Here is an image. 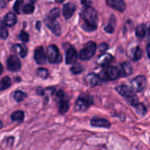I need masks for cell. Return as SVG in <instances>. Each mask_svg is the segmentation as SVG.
<instances>
[{
	"instance_id": "cell-1",
	"label": "cell",
	"mask_w": 150,
	"mask_h": 150,
	"mask_svg": "<svg viewBox=\"0 0 150 150\" xmlns=\"http://www.w3.org/2000/svg\"><path fill=\"white\" fill-rule=\"evenodd\" d=\"M82 27L87 32H92L98 27V12L90 6H84L81 11Z\"/></svg>"
},
{
	"instance_id": "cell-2",
	"label": "cell",
	"mask_w": 150,
	"mask_h": 150,
	"mask_svg": "<svg viewBox=\"0 0 150 150\" xmlns=\"http://www.w3.org/2000/svg\"><path fill=\"white\" fill-rule=\"evenodd\" d=\"M94 102L93 98L89 94H82L76 102V110L78 112L86 111Z\"/></svg>"
},
{
	"instance_id": "cell-3",
	"label": "cell",
	"mask_w": 150,
	"mask_h": 150,
	"mask_svg": "<svg viewBox=\"0 0 150 150\" xmlns=\"http://www.w3.org/2000/svg\"><path fill=\"white\" fill-rule=\"evenodd\" d=\"M97 49V45L94 41H89L86 46L80 51L79 57L83 61H88L90 60L96 52Z\"/></svg>"
},
{
	"instance_id": "cell-4",
	"label": "cell",
	"mask_w": 150,
	"mask_h": 150,
	"mask_svg": "<svg viewBox=\"0 0 150 150\" xmlns=\"http://www.w3.org/2000/svg\"><path fill=\"white\" fill-rule=\"evenodd\" d=\"M131 85H132V89L134 91L136 92H141L142 91L146 85H147V78L144 76H138L136 77H134L132 81H131Z\"/></svg>"
},
{
	"instance_id": "cell-5",
	"label": "cell",
	"mask_w": 150,
	"mask_h": 150,
	"mask_svg": "<svg viewBox=\"0 0 150 150\" xmlns=\"http://www.w3.org/2000/svg\"><path fill=\"white\" fill-rule=\"evenodd\" d=\"M47 57L51 63L61 62L62 57L59 53V49L55 45H49L47 47Z\"/></svg>"
},
{
	"instance_id": "cell-6",
	"label": "cell",
	"mask_w": 150,
	"mask_h": 150,
	"mask_svg": "<svg viewBox=\"0 0 150 150\" xmlns=\"http://www.w3.org/2000/svg\"><path fill=\"white\" fill-rule=\"evenodd\" d=\"M7 68L9 70H11L12 72H16L20 69L21 62L17 55L12 54V55L9 56V58L7 59Z\"/></svg>"
},
{
	"instance_id": "cell-7",
	"label": "cell",
	"mask_w": 150,
	"mask_h": 150,
	"mask_svg": "<svg viewBox=\"0 0 150 150\" xmlns=\"http://www.w3.org/2000/svg\"><path fill=\"white\" fill-rule=\"evenodd\" d=\"M44 22L46 24V25L55 34V35H60L61 34V26L59 25V23L54 19V18H51L48 16L44 19Z\"/></svg>"
},
{
	"instance_id": "cell-8",
	"label": "cell",
	"mask_w": 150,
	"mask_h": 150,
	"mask_svg": "<svg viewBox=\"0 0 150 150\" xmlns=\"http://www.w3.org/2000/svg\"><path fill=\"white\" fill-rule=\"evenodd\" d=\"M34 60L38 64L43 65L47 62V54L42 47H38L34 50Z\"/></svg>"
},
{
	"instance_id": "cell-9",
	"label": "cell",
	"mask_w": 150,
	"mask_h": 150,
	"mask_svg": "<svg viewBox=\"0 0 150 150\" xmlns=\"http://www.w3.org/2000/svg\"><path fill=\"white\" fill-rule=\"evenodd\" d=\"M109 80H115L121 76L120 66H108L105 68Z\"/></svg>"
},
{
	"instance_id": "cell-10",
	"label": "cell",
	"mask_w": 150,
	"mask_h": 150,
	"mask_svg": "<svg viewBox=\"0 0 150 150\" xmlns=\"http://www.w3.org/2000/svg\"><path fill=\"white\" fill-rule=\"evenodd\" d=\"M105 1L110 7L119 11H123L126 9V4L124 0H105Z\"/></svg>"
},
{
	"instance_id": "cell-11",
	"label": "cell",
	"mask_w": 150,
	"mask_h": 150,
	"mask_svg": "<svg viewBox=\"0 0 150 150\" xmlns=\"http://www.w3.org/2000/svg\"><path fill=\"white\" fill-rule=\"evenodd\" d=\"M76 9V6L73 3H68V4H66L63 6V10H62L64 18L66 19L70 18L73 16V14L75 13Z\"/></svg>"
},
{
	"instance_id": "cell-12",
	"label": "cell",
	"mask_w": 150,
	"mask_h": 150,
	"mask_svg": "<svg viewBox=\"0 0 150 150\" xmlns=\"http://www.w3.org/2000/svg\"><path fill=\"white\" fill-rule=\"evenodd\" d=\"M113 60V56L108 53H103L100 56H98V60H97V63L100 66L105 67L106 65H108L110 62H112Z\"/></svg>"
},
{
	"instance_id": "cell-13",
	"label": "cell",
	"mask_w": 150,
	"mask_h": 150,
	"mask_svg": "<svg viewBox=\"0 0 150 150\" xmlns=\"http://www.w3.org/2000/svg\"><path fill=\"white\" fill-rule=\"evenodd\" d=\"M76 58H77L76 50L73 47H70L66 52V59H65L66 63L67 64H72L76 61Z\"/></svg>"
},
{
	"instance_id": "cell-14",
	"label": "cell",
	"mask_w": 150,
	"mask_h": 150,
	"mask_svg": "<svg viewBox=\"0 0 150 150\" xmlns=\"http://www.w3.org/2000/svg\"><path fill=\"white\" fill-rule=\"evenodd\" d=\"M116 90H117V91H118L121 96H123V97H125V98H130V97H132V96L134 95L133 89L130 88V87H128L127 85H125V84L120 85L119 87H117Z\"/></svg>"
},
{
	"instance_id": "cell-15",
	"label": "cell",
	"mask_w": 150,
	"mask_h": 150,
	"mask_svg": "<svg viewBox=\"0 0 150 150\" xmlns=\"http://www.w3.org/2000/svg\"><path fill=\"white\" fill-rule=\"evenodd\" d=\"M92 127H104V128H110L111 127V123L105 120V119H93L91 120V122Z\"/></svg>"
},
{
	"instance_id": "cell-16",
	"label": "cell",
	"mask_w": 150,
	"mask_h": 150,
	"mask_svg": "<svg viewBox=\"0 0 150 150\" xmlns=\"http://www.w3.org/2000/svg\"><path fill=\"white\" fill-rule=\"evenodd\" d=\"M86 82H87L88 84L94 87V86H97V85L100 84L101 80H100V78H99V76L98 75H96L94 73H90L86 76Z\"/></svg>"
},
{
	"instance_id": "cell-17",
	"label": "cell",
	"mask_w": 150,
	"mask_h": 150,
	"mask_svg": "<svg viewBox=\"0 0 150 150\" xmlns=\"http://www.w3.org/2000/svg\"><path fill=\"white\" fill-rule=\"evenodd\" d=\"M120 68V72H121L122 76H127L131 75L133 72V67H132L131 63H129L128 62H125L121 63Z\"/></svg>"
},
{
	"instance_id": "cell-18",
	"label": "cell",
	"mask_w": 150,
	"mask_h": 150,
	"mask_svg": "<svg viewBox=\"0 0 150 150\" xmlns=\"http://www.w3.org/2000/svg\"><path fill=\"white\" fill-rule=\"evenodd\" d=\"M59 100V112L61 114H64L66 113L68 111H69V102L68 100L65 98V96L58 98Z\"/></svg>"
},
{
	"instance_id": "cell-19",
	"label": "cell",
	"mask_w": 150,
	"mask_h": 150,
	"mask_svg": "<svg viewBox=\"0 0 150 150\" xmlns=\"http://www.w3.org/2000/svg\"><path fill=\"white\" fill-rule=\"evenodd\" d=\"M12 50L14 52H17L19 54V56L22 58L25 57L27 54V47L22 44H15L12 47Z\"/></svg>"
},
{
	"instance_id": "cell-20",
	"label": "cell",
	"mask_w": 150,
	"mask_h": 150,
	"mask_svg": "<svg viewBox=\"0 0 150 150\" xmlns=\"http://www.w3.org/2000/svg\"><path fill=\"white\" fill-rule=\"evenodd\" d=\"M16 22H17V17L12 12H9L4 16V25L8 26H12L16 24Z\"/></svg>"
},
{
	"instance_id": "cell-21",
	"label": "cell",
	"mask_w": 150,
	"mask_h": 150,
	"mask_svg": "<svg viewBox=\"0 0 150 150\" xmlns=\"http://www.w3.org/2000/svg\"><path fill=\"white\" fill-rule=\"evenodd\" d=\"M148 32V26L145 24H142L140 25H138L136 27L135 30V34L137 37H139L140 39H143L146 36V33Z\"/></svg>"
},
{
	"instance_id": "cell-22",
	"label": "cell",
	"mask_w": 150,
	"mask_h": 150,
	"mask_svg": "<svg viewBox=\"0 0 150 150\" xmlns=\"http://www.w3.org/2000/svg\"><path fill=\"white\" fill-rule=\"evenodd\" d=\"M133 105H134V107L136 112L139 113V114H141V115H145V114L147 113V112H148L147 107H146L145 105L142 104V103H135V104Z\"/></svg>"
},
{
	"instance_id": "cell-23",
	"label": "cell",
	"mask_w": 150,
	"mask_h": 150,
	"mask_svg": "<svg viewBox=\"0 0 150 150\" xmlns=\"http://www.w3.org/2000/svg\"><path fill=\"white\" fill-rule=\"evenodd\" d=\"M11 84V80L9 76H4L0 81V91L7 90Z\"/></svg>"
},
{
	"instance_id": "cell-24",
	"label": "cell",
	"mask_w": 150,
	"mask_h": 150,
	"mask_svg": "<svg viewBox=\"0 0 150 150\" xmlns=\"http://www.w3.org/2000/svg\"><path fill=\"white\" fill-rule=\"evenodd\" d=\"M25 119V113L22 111H16L11 114V120L13 121L21 122Z\"/></svg>"
},
{
	"instance_id": "cell-25",
	"label": "cell",
	"mask_w": 150,
	"mask_h": 150,
	"mask_svg": "<svg viewBox=\"0 0 150 150\" xmlns=\"http://www.w3.org/2000/svg\"><path fill=\"white\" fill-rule=\"evenodd\" d=\"M142 56V50L141 49V47H136L134 50L133 53L131 54V57L134 61H139Z\"/></svg>"
},
{
	"instance_id": "cell-26",
	"label": "cell",
	"mask_w": 150,
	"mask_h": 150,
	"mask_svg": "<svg viewBox=\"0 0 150 150\" xmlns=\"http://www.w3.org/2000/svg\"><path fill=\"white\" fill-rule=\"evenodd\" d=\"M70 70H71V72H72L73 74L77 75V74H80L81 72L83 71V66H82L80 63L75 62V63H74L73 66L71 67Z\"/></svg>"
},
{
	"instance_id": "cell-27",
	"label": "cell",
	"mask_w": 150,
	"mask_h": 150,
	"mask_svg": "<svg viewBox=\"0 0 150 150\" xmlns=\"http://www.w3.org/2000/svg\"><path fill=\"white\" fill-rule=\"evenodd\" d=\"M22 11L25 14H31L34 11V4L33 3H28L22 7Z\"/></svg>"
},
{
	"instance_id": "cell-28",
	"label": "cell",
	"mask_w": 150,
	"mask_h": 150,
	"mask_svg": "<svg viewBox=\"0 0 150 150\" xmlns=\"http://www.w3.org/2000/svg\"><path fill=\"white\" fill-rule=\"evenodd\" d=\"M8 37V31L4 25V23H3L2 20H0V38L1 39H7Z\"/></svg>"
},
{
	"instance_id": "cell-29",
	"label": "cell",
	"mask_w": 150,
	"mask_h": 150,
	"mask_svg": "<svg viewBox=\"0 0 150 150\" xmlns=\"http://www.w3.org/2000/svg\"><path fill=\"white\" fill-rule=\"evenodd\" d=\"M13 97H14L15 101H17V102H21L22 100H24V99L26 98V94H25V92L21 91H15V92H14Z\"/></svg>"
},
{
	"instance_id": "cell-30",
	"label": "cell",
	"mask_w": 150,
	"mask_h": 150,
	"mask_svg": "<svg viewBox=\"0 0 150 150\" xmlns=\"http://www.w3.org/2000/svg\"><path fill=\"white\" fill-rule=\"evenodd\" d=\"M49 73L47 69L44 68H40L37 69V76H40V78H47L48 76Z\"/></svg>"
},
{
	"instance_id": "cell-31",
	"label": "cell",
	"mask_w": 150,
	"mask_h": 150,
	"mask_svg": "<svg viewBox=\"0 0 150 150\" xmlns=\"http://www.w3.org/2000/svg\"><path fill=\"white\" fill-rule=\"evenodd\" d=\"M22 4H23V0H16L14 5H13V9L15 11V12H17L18 14L21 13V10H22Z\"/></svg>"
},
{
	"instance_id": "cell-32",
	"label": "cell",
	"mask_w": 150,
	"mask_h": 150,
	"mask_svg": "<svg viewBox=\"0 0 150 150\" xmlns=\"http://www.w3.org/2000/svg\"><path fill=\"white\" fill-rule=\"evenodd\" d=\"M60 16V9L59 8H54L53 10L50 11L49 14H48V17L51 18H56Z\"/></svg>"
},
{
	"instance_id": "cell-33",
	"label": "cell",
	"mask_w": 150,
	"mask_h": 150,
	"mask_svg": "<svg viewBox=\"0 0 150 150\" xmlns=\"http://www.w3.org/2000/svg\"><path fill=\"white\" fill-rule=\"evenodd\" d=\"M19 39H20L24 43L28 42V40H29V35H28V33H27L26 32L21 31V33H20V34H19Z\"/></svg>"
},
{
	"instance_id": "cell-34",
	"label": "cell",
	"mask_w": 150,
	"mask_h": 150,
	"mask_svg": "<svg viewBox=\"0 0 150 150\" xmlns=\"http://www.w3.org/2000/svg\"><path fill=\"white\" fill-rule=\"evenodd\" d=\"M98 76H99L100 80H102V81H108L109 80L108 76H107V73H106V70H105V68L100 72V74L98 75Z\"/></svg>"
},
{
	"instance_id": "cell-35",
	"label": "cell",
	"mask_w": 150,
	"mask_h": 150,
	"mask_svg": "<svg viewBox=\"0 0 150 150\" xmlns=\"http://www.w3.org/2000/svg\"><path fill=\"white\" fill-rule=\"evenodd\" d=\"M99 52H101L102 54L103 53H105L107 49H108V45L106 44V43H105V42H103V43H101L100 45H99Z\"/></svg>"
},
{
	"instance_id": "cell-36",
	"label": "cell",
	"mask_w": 150,
	"mask_h": 150,
	"mask_svg": "<svg viewBox=\"0 0 150 150\" xmlns=\"http://www.w3.org/2000/svg\"><path fill=\"white\" fill-rule=\"evenodd\" d=\"M105 32H107V33H112L113 31H114V25H112V24L110 23V24H108V25L105 27Z\"/></svg>"
},
{
	"instance_id": "cell-37",
	"label": "cell",
	"mask_w": 150,
	"mask_h": 150,
	"mask_svg": "<svg viewBox=\"0 0 150 150\" xmlns=\"http://www.w3.org/2000/svg\"><path fill=\"white\" fill-rule=\"evenodd\" d=\"M81 2L84 6H90L91 5V3H92L91 0H81Z\"/></svg>"
},
{
	"instance_id": "cell-38",
	"label": "cell",
	"mask_w": 150,
	"mask_h": 150,
	"mask_svg": "<svg viewBox=\"0 0 150 150\" xmlns=\"http://www.w3.org/2000/svg\"><path fill=\"white\" fill-rule=\"evenodd\" d=\"M149 47H150V45L149 44L148 46H147V54H148V58H150V55H149Z\"/></svg>"
},
{
	"instance_id": "cell-39",
	"label": "cell",
	"mask_w": 150,
	"mask_h": 150,
	"mask_svg": "<svg viewBox=\"0 0 150 150\" xmlns=\"http://www.w3.org/2000/svg\"><path fill=\"white\" fill-rule=\"evenodd\" d=\"M37 28H39V30L40 29V22H37V25H36Z\"/></svg>"
},
{
	"instance_id": "cell-40",
	"label": "cell",
	"mask_w": 150,
	"mask_h": 150,
	"mask_svg": "<svg viewBox=\"0 0 150 150\" xmlns=\"http://www.w3.org/2000/svg\"><path fill=\"white\" fill-rule=\"evenodd\" d=\"M3 73V66H2V64L0 63V75Z\"/></svg>"
},
{
	"instance_id": "cell-41",
	"label": "cell",
	"mask_w": 150,
	"mask_h": 150,
	"mask_svg": "<svg viewBox=\"0 0 150 150\" xmlns=\"http://www.w3.org/2000/svg\"><path fill=\"white\" fill-rule=\"evenodd\" d=\"M55 1H56L57 3H62V2H63L64 0H55Z\"/></svg>"
},
{
	"instance_id": "cell-42",
	"label": "cell",
	"mask_w": 150,
	"mask_h": 150,
	"mask_svg": "<svg viewBox=\"0 0 150 150\" xmlns=\"http://www.w3.org/2000/svg\"><path fill=\"white\" fill-rule=\"evenodd\" d=\"M3 127V124H2V122H1V120H0V129Z\"/></svg>"
},
{
	"instance_id": "cell-43",
	"label": "cell",
	"mask_w": 150,
	"mask_h": 150,
	"mask_svg": "<svg viewBox=\"0 0 150 150\" xmlns=\"http://www.w3.org/2000/svg\"><path fill=\"white\" fill-rule=\"evenodd\" d=\"M6 1H10V0H6Z\"/></svg>"
}]
</instances>
